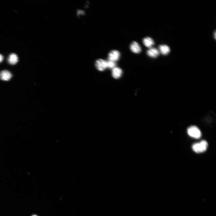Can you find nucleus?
Instances as JSON below:
<instances>
[{
	"label": "nucleus",
	"instance_id": "f257e3e1",
	"mask_svg": "<svg viewBox=\"0 0 216 216\" xmlns=\"http://www.w3.org/2000/svg\"><path fill=\"white\" fill-rule=\"evenodd\" d=\"M208 146L207 142L203 140L199 143H196L192 145V149L195 152L201 153L206 151Z\"/></svg>",
	"mask_w": 216,
	"mask_h": 216
},
{
	"label": "nucleus",
	"instance_id": "f03ea898",
	"mask_svg": "<svg viewBox=\"0 0 216 216\" xmlns=\"http://www.w3.org/2000/svg\"><path fill=\"white\" fill-rule=\"evenodd\" d=\"M187 133L191 137L195 139L200 138L202 135L200 129L195 126H192L188 128Z\"/></svg>",
	"mask_w": 216,
	"mask_h": 216
},
{
	"label": "nucleus",
	"instance_id": "7ed1b4c3",
	"mask_svg": "<svg viewBox=\"0 0 216 216\" xmlns=\"http://www.w3.org/2000/svg\"><path fill=\"white\" fill-rule=\"evenodd\" d=\"M95 65L98 70L103 71L107 68V61L103 59H99L96 61Z\"/></svg>",
	"mask_w": 216,
	"mask_h": 216
},
{
	"label": "nucleus",
	"instance_id": "20e7f679",
	"mask_svg": "<svg viewBox=\"0 0 216 216\" xmlns=\"http://www.w3.org/2000/svg\"><path fill=\"white\" fill-rule=\"evenodd\" d=\"M120 54L117 50H113L109 54L108 58L109 60L115 62L119 60L120 58Z\"/></svg>",
	"mask_w": 216,
	"mask_h": 216
},
{
	"label": "nucleus",
	"instance_id": "39448f33",
	"mask_svg": "<svg viewBox=\"0 0 216 216\" xmlns=\"http://www.w3.org/2000/svg\"><path fill=\"white\" fill-rule=\"evenodd\" d=\"M12 77V74L8 70H4L0 72V79L2 80L9 81Z\"/></svg>",
	"mask_w": 216,
	"mask_h": 216
},
{
	"label": "nucleus",
	"instance_id": "423d86ee",
	"mask_svg": "<svg viewBox=\"0 0 216 216\" xmlns=\"http://www.w3.org/2000/svg\"><path fill=\"white\" fill-rule=\"evenodd\" d=\"M7 61L9 64L12 65H15L19 61L18 56L15 54H11L8 56Z\"/></svg>",
	"mask_w": 216,
	"mask_h": 216
},
{
	"label": "nucleus",
	"instance_id": "0eeeda50",
	"mask_svg": "<svg viewBox=\"0 0 216 216\" xmlns=\"http://www.w3.org/2000/svg\"><path fill=\"white\" fill-rule=\"evenodd\" d=\"M160 52L155 48H150L147 51V54L152 58H156L160 55Z\"/></svg>",
	"mask_w": 216,
	"mask_h": 216
},
{
	"label": "nucleus",
	"instance_id": "6e6552de",
	"mask_svg": "<svg viewBox=\"0 0 216 216\" xmlns=\"http://www.w3.org/2000/svg\"><path fill=\"white\" fill-rule=\"evenodd\" d=\"M130 50L134 53L138 54L140 53L141 49L139 44L137 42H133L130 46Z\"/></svg>",
	"mask_w": 216,
	"mask_h": 216
},
{
	"label": "nucleus",
	"instance_id": "1a4fd4ad",
	"mask_svg": "<svg viewBox=\"0 0 216 216\" xmlns=\"http://www.w3.org/2000/svg\"><path fill=\"white\" fill-rule=\"evenodd\" d=\"M122 73V70L121 68L115 67L113 69L112 76L113 78L117 79L121 77Z\"/></svg>",
	"mask_w": 216,
	"mask_h": 216
},
{
	"label": "nucleus",
	"instance_id": "9d476101",
	"mask_svg": "<svg viewBox=\"0 0 216 216\" xmlns=\"http://www.w3.org/2000/svg\"><path fill=\"white\" fill-rule=\"evenodd\" d=\"M159 52L163 55L168 54L170 52L169 47L166 45H162L159 47Z\"/></svg>",
	"mask_w": 216,
	"mask_h": 216
},
{
	"label": "nucleus",
	"instance_id": "9b49d317",
	"mask_svg": "<svg viewBox=\"0 0 216 216\" xmlns=\"http://www.w3.org/2000/svg\"><path fill=\"white\" fill-rule=\"evenodd\" d=\"M143 42L146 47L150 48L155 44L154 40L151 38L149 37L144 38L143 40Z\"/></svg>",
	"mask_w": 216,
	"mask_h": 216
},
{
	"label": "nucleus",
	"instance_id": "f8f14e48",
	"mask_svg": "<svg viewBox=\"0 0 216 216\" xmlns=\"http://www.w3.org/2000/svg\"><path fill=\"white\" fill-rule=\"evenodd\" d=\"M107 68L110 69H113L116 67V64L114 61L109 60L107 61Z\"/></svg>",
	"mask_w": 216,
	"mask_h": 216
},
{
	"label": "nucleus",
	"instance_id": "ddd939ff",
	"mask_svg": "<svg viewBox=\"0 0 216 216\" xmlns=\"http://www.w3.org/2000/svg\"><path fill=\"white\" fill-rule=\"evenodd\" d=\"M4 58L3 55L0 54V62H2Z\"/></svg>",
	"mask_w": 216,
	"mask_h": 216
},
{
	"label": "nucleus",
	"instance_id": "4468645a",
	"mask_svg": "<svg viewBox=\"0 0 216 216\" xmlns=\"http://www.w3.org/2000/svg\"><path fill=\"white\" fill-rule=\"evenodd\" d=\"M32 216H37V215H33Z\"/></svg>",
	"mask_w": 216,
	"mask_h": 216
}]
</instances>
